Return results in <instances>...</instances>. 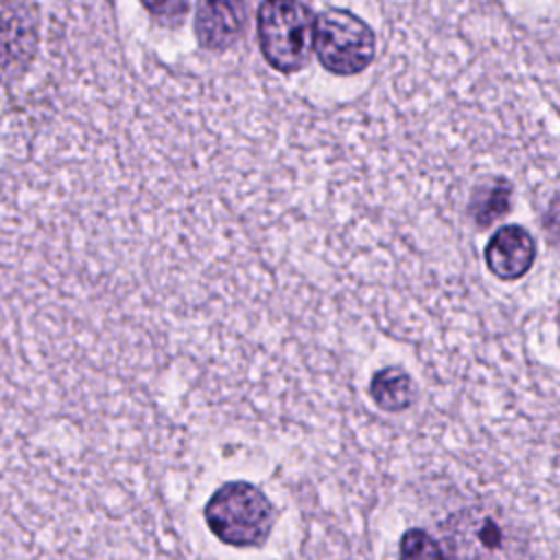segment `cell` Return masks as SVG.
<instances>
[{
    "mask_svg": "<svg viewBox=\"0 0 560 560\" xmlns=\"http://www.w3.org/2000/svg\"><path fill=\"white\" fill-rule=\"evenodd\" d=\"M140 4L160 20H179L188 11V0H140Z\"/></svg>",
    "mask_w": 560,
    "mask_h": 560,
    "instance_id": "obj_11",
    "label": "cell"
},
{
    "mask_svg": "<svg viewBox=\"0 0 560 560\" xmlns=\"http://www.w3.org/2000/svg\"><path fill=\"white\" fill-rule=\"evenodd\" d=\"M398 560H448L442 542L424 529H407L400 538Z\"/></svg>",
    "mask_w": 560,
    "mask_h": 560,
    "instance_id": "obj_10",
    "label": "cell"
},
{
    "mask_svg": "<svg viewBox=\"0 0 560 560\" xmlns=\"http://www.w3.org/2000/svg\"><path fill=\"white\" fill-rule=\"evenodd\" d=\"M210 532L232 547H258L273 527L269 499L247 481H228L203 508Z\"/></svg>",
    "mask_w": 560,
    "mask_h": 560,
    "instance_id": "obj_1",
    "label": "cell"
},
{
    "mask_svg": "<svg viewBox=\"0 0 560 560\" xmlns=\"http://www.w3.org/2000/svg\"><path fill=\"white\" fill-rule=\"evenodd\" d=\"M370 394L383 411H405L413 400V383L398 368L378 370L370 381Z\"/></svg>",
    "mask_w": 560,
    "mask_h": 560,
    "instance_id": "obj_8",
    "label": "cell"
},
{
    "mask_svg": "<svg viewBox=\"0 0 560 560\" xmlns=\"http://www.w3.org/2000/svg\"><path fill=\"white\" fill-rule=\"evenodd\" d=\"M510 197H512V186L503 179L477 190L470 203V214L475 223L479 228H488L490 223H494L499 217H503L510 210Z\"/></svg>",
    "mask_w": 560,
    "mask_h": 560,
    "instance_id": "obj_9",
    "label": "cell"
},
{
    "mask_svg": "<svg viewBox=\"0 0 560 560\" xmlns=\"http://www.w3.org/2000/svg\"><path fill=\"white\" fill-rule=\"evenodd\" d=\"M483 258L488 269L501 280H516L529 271L536 258V243L532 234L521 225L499 228L486 249Z\"/></svg>",
    "mask_w": 560,
    "mask_h": 560,
    "instance_id": "obj_5",
    "label": "cell"
},
{
    "mask_svg": "<svg viewBox=\"0 0 560 560\" xmlns=\"http://www.w3.org/2000/svg\"><path fill=\"white\" fill-rule=\"evenodd\" d=\"M442 547L448 560H518L516 532L499 512L475 505L453 514L444 523Z\"/></svg>",
    "mask_w": 560,
    "mask_h": 560,
    "instance_id": "obj_3",
    "label": "cell"
},
{
    "mask_svg": "<svg viewBox=\"0 0 560 560\" xmlns=\"http://www.w3.org/2000/svg\"><path fill=\"white\" fill-rule=\"evenodd\" d=\"M258 46L278 72H298L311 55L315 20L300 0H262L256 15Z\"/></svg>",
    "mask_w": 560,
    "mask_h": 560,
    "instance_id": "obj_2",
    "label": "cell"
},
{
    "mask_svg": "<svg viewBox=\"0 0 560 560\" xmlns=\"http://www.w3.org/2000/svg\"><path fill=\"white\" fill-rule=\"evenodd\" d=\"M315 52L319 63L341 77L357 74L374 61V31L346 9H328L315 20Z\"/></svg>",
    "mask_w": 560,
    "mask_h": 560,
    "instance_id": "obj_4",
    "label": "cell"
},
{
    "mask_svg": "<svg viewBox=\"0 0 560 560\" xmlns=\"http://www.w3.org/2000/svg\"><path fill=\"white\" fill-rule=\"evenodd\" d=\"M33 50L35 24L31 13L13 0H0V72L24 68Z\"/></svg>",
    "mask_w": 560,
    "mask_h": 560,
    "instance_id": "obj_7",
    "label": "cell"
},
{
    "mask_svg": "<svg viewBox=\"0 0 560 560\" xmlns=\"http://www.w3.org/2000/svg\"><path fill=\"white\" fill-rule=\"evenodd\" d=\"M243 0H199L195 9V35L208 50L232 46L245 26Z\"/></svg>",
    "mask_w": 560,
    "mask_h": 560,
    "instance_id": "obj_6",
    "label": "cell"
}]
</instances>
